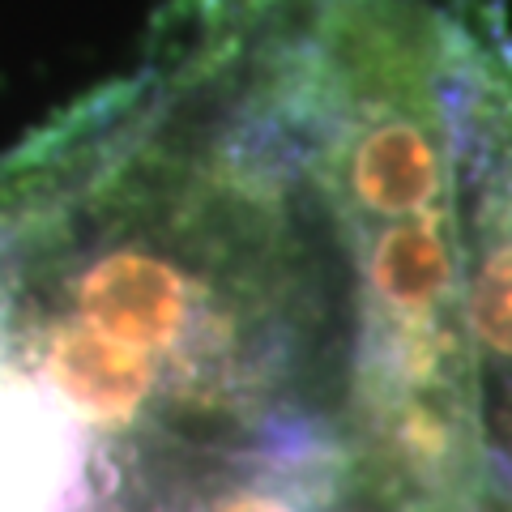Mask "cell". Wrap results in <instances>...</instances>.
<instances>
[{
  "mask_svg": "<svg viewBox=\"0 0 512 512\" xmlns=\"http://www.w3.org/2000/svg\"><path fill=\"white\" fill-rule=\"evenodd\" d=\"M350 346L338 218L235 0H184L146 69L0 167V355L73 423L94 504L346 440Z\"/></svg>",
  "mask_w": 512,
  "mask_h": 512,
  "instance_id": "6da1fadb",
  "label": "cell"
},
{
  "mask_svg": "<svg viewBox=\"0 0 512 512\" xmlns=\"http://www.w3.org/2000/svg\"><path fill=\"white\" fill-rule=\"evenodd\" d=\"M453 111L466 325L483 440L478 512H512V26L504 0L466 5Z\"/></svg>",
  "mask_w": 512,
  "mask_h": 512,
  "instance_id": "7a4b0ae2",
  "label": "cell"
},
{
  "mask_svg": "<svg viewBox=\"0 0 512 512\" xmlns=\"http://www.w3.org/2000/svg\"><path fill=\"white\" fill-rule=\"evenodd\" d=\"M90 512H389L338 436L192 457L107 491Z\"/></svg>",
  "mask_w": 512,
  "mask_h": 512,
  "instance_id": "3957f363",
  "label": "cell"
}]
</instances>
